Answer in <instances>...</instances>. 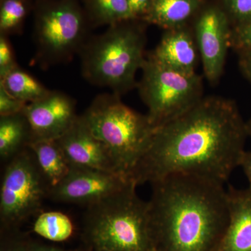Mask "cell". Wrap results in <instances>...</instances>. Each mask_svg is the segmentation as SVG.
I'll return each instance as SVG.
<instances>
[{"instance_id": "1", "label": "cell", "mask_w": 251, "mask_h": 251, "mask_svg": "<svg viewBox=\"0 0 251 251\" xmlns=\"http://www.w3.org/2000/svg\"><path fill=\"white\" fill-rule=\"evenodd\" d=\"M248 136L247 122L234 101L202 97L155 128L130 178L139 186L184 173L224 184L240 167Z\"/></svg>"}, {"instance_id": "22", "label": "cell", "mask_w": 251, "mask_h": 251, "mask_svg": "<svg viewBox=\"0 0 251 251\" xmlns=\"http://www.w3.org/2000/svg\"><path fill=\"white\" fill-rule=\"evenodd\" d=\"M18 67L9 36L0 34V79Z\"/></svg>"}, {"instance_id": "19", "label": "cell", "mask_w": 251, "mask_h": 251, "mask_svg": "<svg viewBox=\"0 0 251 251\" xmlns=\"http://www.w3.org/2000/svg\"><path fill=\"white\" fill-rule=\"evenodd\" d=\"M33 232L54 242L68 240L74 233L72 219L60 211H46L38 215L33 225Z\"/></svg>"}, {"instance_id": "8", "label": "cell", "mask_w": 251, "mask_h": 251, "mask_svg": "<svg viewBox=\"0 0 251 251\" xmlns=\"http://www.w3.org/2000/svg\"><path fill=\"white\" fill-rule=\"evenodd\" d=\"M49 191L29 148L8 161L0 188L1 232L17 229L37 214Z\"/></svg>"}, {"instance_id": "32", "label": "cell", "mask_w": 251, "mask_h": 251, "mask_svg": "<svg viewBox=\"0 0 251 251\" xmlns=\"http://www.w3.org/2000/svg\"><path fill=\"white\" fill-rule=\"evenodd\" d=\"M92 251H104V250H92Z\"/></svg>"}, {"instance_id": "11", "label": "cell", "mask_w": 251, "mask_h": 251, "mask_svg": "<svg viewBox=\"0 0 251 251\" xmlns=\"http://www.w3.org/2000/svg\"><path fill=\"white\" fill-rule=\"evenodd\" d=\"M196 37L204 75L215 82L221 76L230 44L227 16L222 10L211 6L202 11L196 25Z\"/></svg>"}, {"instance_id": "20", "label": "cell", "mask_w": 251, "mask_h": 251, "mask_svg": "<svg viewBox=\"0 0 251 251\" xmlns=\"http://www.w3.org/2000/svg\"><path fill=\"white\" fill-rule=\"evenodd\" d=\"M91 20L96 25H113L132 21L128 0H88Z\"/></svg>"}, {"instance_id": "27", "label": "cell", "mask_w": 251, "mask_h": 251, "mask_svg": "<svg viewBox=\"0 0 251 251\" xmlns=\"http://www.w3.org/2000/svg\"><path fill=\"white\" fill-rule=\"evenodd\" d=\"M152 0H128L133 20L143 18L148 14Z\"/></svg>"}, {"instance_id": "25", "label": "cell", "mask_w": 251, "mask_h": 251, "mask_svg": "<svg viewBox=\"0 0 251 251\" xmlns=\"http://www.w3.org/2000/svg\"><path fill=\"white\" fill-rule=\"evenodd\" d=\"M26 105L27 103L15 98L0 85V116L16 115L22 112Z\"/></svg>"}, {"instance_id": "4", "label": "cell", "mask_w": 251, "mask_h": 251, "mask_svg": "<svg viewBox=\"0 0 251 251\" xmlns=\"http://www.w3.org/2000/svg\"><path fill=\"white\" fill-rule=\"evenodd\" d=\"M126 22L91 36L78 54L82 77L92 85L108 87L119 96L137 85L135 75L146 59L144 31Z\"/></svg>"}, {"instance_id": "12", "label": "cell", "mask_w": 251, "mask_h": 251, "mask_svg": "<svg viewBox=\"0 0 251 251\" xmlns=\"http://www.w3.org/2000/svg\"><path fill=\"white\" fill-rule=\"evenodd\" d=\"M57 141L72 167L122 174L108 149L93 134L81 115Z\"/></svg>"}, {"instance_id": "3", "label": "cell", "mask_w": 251, "mask_h": 251, "mask_svg": "<svg viewBox=\"0 0 251 251\" xmlns=\"http://www.w3.org/2000/svg\"><path fill=\"white\" fill-rule=\"evenodd\" d=\"M132 183L111 197L87 207L83 238L92 250L157 251L148 202L140 199Z\"/></svg>"}, {"instance_id": "15", "label": "cell", "mask_w": 251, "mask_h": 251, "mask_svg": "<svg viewBox=\"0 0 251 251\" xmlns=\"http://www.w3.org/2000/svg\"><path fill=\"white\" fill-rule=\"evenodd\" d=\"M29 148L50 190L62 182L70 173L72 166L57 140L34 142Z\"/></svg>"}, {"instance_id": "14", "label": "cell", "mask_w": 251, "mask_h": 251, "mask_svg": "<svg viewBox=\"0 0 251 251\" xmlns=\"http://www.w3.org/2000/svg\"><path fill=\"white\" fill-rule=\"evenodd\" d=\"M148 57L173 70L195 74L197 51L191 32L183 27L169 29Z\"/></svg>"}, {"instance_id": "9", "label": "cell", "mask_w": 251, "mask_h": 251, "mask_svg": "<svg viewBox=\"0 0 251 251\" xmlns=\"http://www.w3.org/2000/svg\"><path fill=\"white\" fill-rule=\"evenodd\" d=\"M132 183L135 182L129 176L120 173L72 167L62 182L50 190L49 198L56 202L88 207L111 197Z\"/></svg>"}, {"instance_id": "26", "label": "cell", "mask_w": 251, "mask_h": 251, "mask_svg": "<svg viewBox=\"0 0 251 251\" xmlns=\"http://www.w3.org/2000/svg\"><path fill=\"white\" fill-rule=\"evenodd\" d=\"M225 4L237 24L251 20V0H225Z\"/></svg>"}, {"instance_id": "6", "label": "cell", "mask_w": 251, "mask_h": 251, "mask_svg": "<svg viewBox=\"0 0 251 251\" xmlns=\"http://www.w3.org/2000/svg\"><path fill=\"white\" fill-rule=\"evenodd\" d=\"M89 38L84 15L74 0L44 5L34 27L35 62L48 69L71 62Z\"/></svg>"}, {"instance_id": "17", "label": "cell", "mask_w": 251, "mask_h": 251, "mask_svg": "<svg viewBox=\"0 0 251 251\" xmlns=\"http://www.w3.org/2000/svg\"><path fill=\"white\" fill-rule=\"evenodd\" d=\"M201 4V0H152L145 20L168 30L182 27Z\"/></svg>"}, {"instance_id": "28", "label": "cell", "mask_w": 251, "mask_h": 251, "mask_svg": "<svg viewBox=\"0 0 251 251\" xmlns=\"http://www.w3.org/2000/svg\"><path fill=\"white\" fill-rule=\"evenodd\" d=\"M31 251H92V249L86 246L85 248H79V249H73V250H64L59 248L52 247V246L46 245V244H39L31 242L30 244Z\"/></svg>"}, {"instance_id": "10", "label": "cell", "mask_w": 251, "mask_h": 251, "mask_svg": "<svg viewBox=\"0 0 251 251\" xmlns=\"http://www.w3.org/2000/svg\"><path fill=\"white\" fill-rule=\"evenodd\" d=\"M23 112L30 125L31 143L59 139L79 116L75 99L57 90H51L44 98L27 104Z\"/></svg>"}, {"instance_id": "13", "label": "cell", "mask_w": 251, "mask_h": 251, "mask_svg": "<svg viewBox=\"0 0 251 251\" xmlns=\"http://www.w3.org/2000/svg\"><path fill=\"white\" fill-rule=\"evenodd\" d=\"M229 221L214 251H251V188L227 190Z\"/></svg>"}, {"instance_id": "2", "label": "cell", "mask_w": 251, "mask_h": 251, "mask_svg": "<svg viewBox=\"0 0 251 251\" xmlns=\"http://www.w3.org/2000/svg\"><path fill=\"white\" fill-rule=\"evenodd\" d=\"M151 185L149 214L157 251H214L229 221L224 184L179 173Z\"/></svg>"}, {"instance_id": "31", "label": "cell", "mask_w": 251, "mask_h": 251, "mask_svg": "<svg viewBox=\"0 0 251 251\" xmlns=\"http://www.w3.org/2000/svg\"><path fill=\"white\" fill-rule=\"evenodd\" d=\"M247 128L248 134H249V136L251 137V120L247 122Z\"/></svg>"}, {"instance_id": "29", "label": "cell", "mask_w": 251, "mask_h": 251, "mask_svg": "<svg viewBox=\"0 0 251 251\" xmlns=\"http://www.w3.org/2000/svg\"><path fill=\"white\" fill-rule=\"evenodd\" d=\"M240 67L251 82V51L241 52Z\"/></svg>"}, {"instance_id": "24", "label": "cell", "mask_w": 251, "mask_h": 251, "mask_svg": "<svg viewBox=\"0 0 251 251\" xmlns=\"http://www.w3.org/2000/svg\"><path fill=\"white\" fill-rule=\"evenodd\" d=\"M230 44L240 52L251 51V20L237 24L231 32Z\"/></svg>"}, {"instance_id": "30", "label": "cell", "mask_w": 251, "mask_h": 251, "mask_svg": "<svg viewBox=\"0 0 251 251\" xmlns=\"http://www.w3.org/2000/svg\"><path fill=\"white\" fill-rule=\"evenodd\" d=\"M240 167H242L243 171L247 175L251 188V151H246L244 153L241 161Z\"/></svg>"}, {"instance_id": "21", "label": "cell", "mask_w": 251, "mask_h": 251, "mask_svg": "<svg viewBox=\"0 0 251 251\" xmlns=\"http://www.w3.org/2000/svg\"><path fill=\"white\" fill-rule=\"evenodd\" d=\"M27 14L25 0H1L0 34L9 36L21 32Z\"/></svg>"}, {"instance_id": "5", "label": "cell", "mask_w": 251, "mask_h": 251, "mask_svg": "<svg viewBox=\"0 0 251 251\" xmlns=\"http://www.w3.org/2000/svg\"><path fill=\"white\" fill-rule=\"evenodd\" d=\"M81 116L108 149L120 173L130 178L156 128L148 115L127 106L121 96L112 92L97 96Z\"/></svg>"}, {"instance_id": "23", "label": "cell", "mask_w": 251, "mask_h": 251, "mask_svg": "<svg viewBox=\"0 0 251 251\" xmlns=\"http://www.w3.org/2000/svg\"><path fill=\"white\" fill-rule=\"evenodd\" d=\"M1 239L0 251H31V241L14 230L4 231Z\"/></svg>"}, {"instance_id": "16", "label": "cell", "mask_w": 251, "mask_h": 251, "mask_svg": "<svg viewBox=\"0 0 251 251\" xmlns=\"http://www.w3.org/2000/svg\"><path fill=\"white\" fill-rule=\"evenodd\" d=\"M32 142L30 125L23 111L0 116V158L9 161L29 148Z\"/></svg>"}, {"instance_id": "18", "label": "cell", "mask_w": 251, "mask_h": 251, "mask_svg": "<svg viewBox=\"0 0 251 251\" xmlns=\"http://www.w3.org/2000/svg\"><path fill=\"white\" fill-rule=\"evenodd\" d=\"M0 85L15 98L27 104L44 98L51 91L20 67L0 79Z\"/></svg>"}, {"instance_id": "7", "label": "cell", "mask_w": 251, "mask_h": 251, "mask_svg": "<svg viewBox=\"0 0 251 251\" xmlns=\"http://www.w3.org/2000/svg\"><path fill=\"white\" fill-rule=\"evenodd\" d=\"M138 87L155 127L186 111L202 98V80L161 65L148 57L141 69Z\"/></svg>"}]
</instances>
